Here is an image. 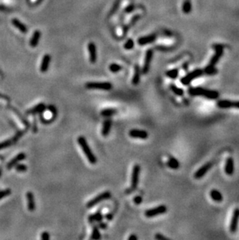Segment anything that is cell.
<instances>
[{
    "label": "cell",
    "instance_id": "cell-18",
    "mask_svg": "<svg viewBox=\"0 0 239 240\" xmlns=\"http://www.w3.org/2000/svg\"><path fill=\"white\" fill-rule=\"evenodd\" d=\"M217 106L220 109H229L234 107V101L229 100H220L217 103Z\"/></svg>",
    "mask_w": 239,
    "mask_h": 240
},
{
    "label": "cell",
    "instance_id": "cell-28",
    "mask_svg": "<svg viewBox=\"0 0 239 240\" xmlns=\"http://www.w3.org/2000/svg\"><path fill=\"white\" fill-rule=\"evenodd\" d=\"M102 219H103V216L101 214V212H96L94 215H90L89 218V220L90 222H92V221L100 222V221H102Z\"/></svg>",
    "mask_w": 239,
    "mask_h": 240
},
{
    "label": "cell",
    "instance_id": "cell-35",
    "mask_svg": "<svg viewBox=\"0 0 239 240\" xmlns=\"http://www.w3.org/2000/svg\"><path fill=\"white\" fill-rule=\"evenodd\" d=\"M16 138H14V139H11V140H7L6 141V142H1L0 143V149H6V148H7V147H9V145H11V144H13V141H16Z\"/></svg>",
    "mask_w": 239,
    "mask_h": 240
},
{
    "label": "cell",
    "instance_id": "cell-15",
    "mask_svg": "<svg viewBox=\"0 0 239 240\" xmlns=\"http://www.w3.org/2000/svg\"><path fill=\"white\" fill-rule=\"evenodd\" d=\"M224 171L227 175L231 176L234 173L235 171V163H234V160L232 157H228L225 162V166H224Z\"/></svg>",
    "mask_w": 239,
    "mask_h": 240
},
{
    "label": "cell",
    "instance_id": "cell-27",
    "mask_svg": "<svg viewBox=\"0 0 239 240\" xmlns=\"http://www.w3.org/2000/svg\"><path fill=\"white\" fill-rule=\"evenodd\" d=\"M117 113V111L116 109L109 108L102 110L100 112V114L102 117H111V116H113V115H114Z\"/></svg>",
    "mask_w": 239,
    "mask_h": 240
},
{
    "label": "cell",
    "instance_id": "cell-30",
    "mask_svg": "<svg viewBox=\"0 0 239 240\" xmlns=\"http://www.w3.org/2000/svg\"><path fill=\"white\" fill-rule=\"evenodd\" d=\"M170 89L176 95V96H183L184 94V91L183 89H181V88L178 87V86H176L175 85H174V84H171L170 85Z\"/></svg>",
    "mask_w": 239,
    "mask_h": 240
},
{
    "label": "cell",
    "instance_id": "cell-22",
    "mask_svg": "<svg viewBox=\"0 0 239 240\" xmlns=\"http://www.w3.org/2000/svg\"><path fill=\"white\" fill-rule=\"evenodd\" d=\"M210 196L212 200H213L216 202H220L223 200V195L219 190L216 189H213L210 190Z\"/></svg>",
    "mask_w": 239,
    "mask_h": 240
},
{
    "label": "cell",
    "instance_id": "cell-46",
    "mask_svg": "<svg viewBox=\"0 0 239 240\" xmlns=\"http://www.w3.org/2000/svg\"><path fill=\"white\" fill-rule=\"evenodd\" d=\"M134 6H130L128 7L127 9L126 10H127V13H129V12H130V11H132L133 9H134Z\"/></svg>",
    "mask_w": 239,
    "mask_h": 240
},
{
    "label": "cell",
    "instance_id": "cell-7",
    "mask_svg": "<svg viewBox=\"0 0 239 240\" xmlns=\"http://www.w3.org/2000/svg\"><path fill=\"white\" fill-rule=\"evenodd\" d=\"M141 172V167L138 164H136L132 170L131 174V188L132 190H135L137 187L139 183V176Z\"/></svg>",
    "mask_w": 239,
    "mask_h": 240
},
{
    "label": "cell",
    "instance_id": "cell-39",
    "mask_svg": "<svg viewBox=\"0 0 239 240\" xmlns=\"http://www.w3.org/2000/svg\"><path fill=\"white\" fill-rule=\"evenodd\" d=\"M142 200H143V199H142V198H141V196H136V197L134 198V202H135V204H136V205L141 204V203H142Z\"/></svg>",
    "mask_w": 239,
    "mask_h": 240
},
{
    "label": "cell",
    "instance_id": "cell-6",
    "mask_svg": "<svg viewBox=\"0 0 239 240\" xmlns=\"http://www.w3.org/2000/svg\"><path fill=\"white\" fill-rule=\"evenodd\" d=\"M167 208L165 205H159V206L153 208L152 209H148V210L145 211V215L147 218H153V217L165 214Z\"/></svg>",
    "mask_w": 239,
    "mask_h": 240
},
{
    "label": "cell",
    "instance_id": "cell-26",
    "mask_svg": "<svg viewBox=\"0 0 239 240\" xmlns=\"http://www.w3.org/2000/svg\"><path fill=\"white\" fill-rule=\"evenodd\" d=\"M140 74H141V72H140V68H139L138 65H135V74H134L132 79V83L135 86L137 85L139 82H140Z\"/></svg>",
    "mask_w": 239,
    "mask_h": 240
},
{
    "label": "cell",
    "instance_id": "cell-42",
    "mask_svg": "<svg viewBox=\"0 0 239 240\" xmlns=\"http://www.w3.org/2000/svg\"><path fill=\"white\" fill-rule=\"evenodd\" d=\"M128 240H137V236L135 235H131V236L128 238Z\"/></svg>",
    "mask_w": 239,
    "mask_h": 240
},
{
    "label": "cell",
    "instance_id": "cell-20",
    "mask_svg": "<svg viewBox=\"0 0 239 240\" xmlns=\"http://www.w3.org/2000/svg\"><path fill=\"white\" fill-rule=\"evenodd\" d=\"M111 126H112V121L110 119H107L104 121L102 125V134L103 137H107L110 131Z\"/></svg>",
    "mask_w": 239,
    "mask_h": 240
},
{
    "label": "cell",
    "instance_id": "cell-17",
    "mask_svg": "<svg viewBox=\"0 0 239 240\" xmlns=\"http://www.w3.org/2000/svg\"><path fill=\"white\" fill-rule=\"evenodd\" d=\"M26 200H27V207L30 211H34L36 208V204H35V200H34V193L32 192H27L26 193Z\"/></svg>",
    "mask_w": 239,
    "mask_h": 240
},
{
    "label": "cell",
    "instance_id": "cell-36",
    "mask_svg": "<svg viewBox=\"0 0 239 240\" xmlns=\"http://www.w3.org/2000/svg\"><path fill=\"white\" fill-rule=\"evenodd\" d=\"M134 45H135L134 40H133L132 39H129V40H127V41L124 44V48L127 49V50H130V49H132L133 47H134Z\"/></svg>",
    "mask_w": 239,
    "mask_h": 240
},
{
    "label": "cell",
    "instance_id": "cell-48",
    "mask_svg": "<svg viewBox=\"0 0 239 240\" xmlns=\"http://www.w3.org/2000/svg\"><path fill=\"white\" fill-rule=\"evenodd\" d=\"M2 176V173H1V172H0V176Z\"/></svg>",
    "mask_w": 239,
    "mask_h": 240
},
{
    "label": "cell",
    "instance_id": "cell-21",
    "mask_svg": "<svg viewBox=\"0 0 239 240\" xmlns=\"http://www.w3.org/2000/svg\"><path fill=\"white\" fill-rule=\"evenodd\" d=\"M156 36L155 34H152V35H149V36H146V37H140L137 40V42L140 45H147V44H150V43H152L154 40H155Z\"/></svg>",
    "mask_w": 239,
    "mask_h": 240
},
{
    "label": "cell",
    "instance_id": "cell-13",
    "mask_svg": "<svg viewBox=\"0 0 239 240\" xmlns=\"http://www.w3.org/2000/svg\"><path fill=\"white\" fill-rule=\"evenodd\" d=\"M25 158H26L25 153L24 152L19 153V154L16 155L15 157L13 158L11 161L9 162V163L7 164L6 166L7 169H8V170H11V169L13 168V167H14L16 164L19 163V162H21L22 160H24Z\"/></svg>",
    "mask_w": 239,
    "mask_h": 240
},
{
    "label": "cell",
    "instance_id": "cell-14",
    "mask_svg": "<svg viewBox=\"0 0 239 240\" xmlns=\"http://www.w3.org/2000/svg\"><path fill=\"white\" fill-rule=\"evenodd\" d=\"M88 50L89 52V60L91 63H96L97 59V53H96V45L92 42L89 43L88 45Z\"/></svg>",
    "mask_w": 239,
    "mask_h": 240
},
{
    "label": "cell",
    "instance_id": "cell-16",
    "mask_svg": "<svg viewBox=\"0 0 239 240\" xmlns=\"http://www.w3.org/2000/svg\"><path fill=\"white\" fill-rule=\"evenodd\" d=\"M51 57L50 56V55L48 54H46L44 55L42 58V62H41V72L44 73V72H47L48 70V68H49V65H50V62H51Z\"/></svg>",
    "mask_w": 239,
    "mask_h": 240
},
{
    "label": "cell",
    "instance_id": "cell-33",
    "mask_svg": "<svg viewBox=\"0 0 239 240\" xmlns=\"http://www.w3.org/2000/svg\"><path fill=\"white\" fill-rule=\"evenodd\" d=\"M101 238L100 232L99 231V228L96 226H94L92 229V236L91 239H99Z\"/></svg>",
    "mask_w": 239,
    "mask_h": 240
},
{
    "label": "cell",
    "instance_id": "cell-4",
    "mask_svg": "<svg viewBox=\"0 0 239 240\" xmlns=\"http://www.w3.org/2000/svg\"><path fill=\"white\" fill-rule=\"evenodd\" d=\"M203 74V71L202 69H196V70L192 71V72H190L189 74L182 77L180 80L181 83L184 86L189 85L192 80H194L195 79L198 78V77L201 76Z\"/></svg>",
    "mask_w": 239,
    "mask_h": 240
},
{
    "label": "cell",
    "instance_id": "cell-11",
    "mask_svg": "<svg viewBox=\"0 0 239 240\" xmlns=\"http://www.w3.org/2000/svg\"><path fill=\"white\" fill-rule=\"evenodd\" d=\"M129 136L134 138L146 139L148 137V134L146 131L139 129H132L129 131Z\"/></svg>",
    "mask_w": 239,
    "mask_h": 240
},
{
    "label": "cell",
    "instance_id": "cell-25",
    "mask_svg": "<svg viewBox=\"0 0 239 240\" xmlns=\"http://www.w3.org/2000/svg\"><path fill=\"white\" fill-rule=\"evenodd\" d=\"M167 166L172 170H177L179 168V162L175 158L170 157L167 162Z\"/></svg>",
    "mask_w": 239,
    "mask_h": 240
},
{
    "label": "cell",
    "instance_id": "cell-3",
    "mask_svg": "<svg viewBox=\"0 0 239 240\" xmlns=\"http://www.w3.org/2000/svg\"><path fill=\"white\" fill-rule=\"evenodd\" d=\"M85 87L87 89H102V90H110L113 86L108 82H89L85 84Z\"/></svg>",
    "mask_w": 239,
    "mask_h": 240
},
{
    "label": "cell",
    "instance_id": "cell-23",
    "mask_svg": "<svg viewBox=\"0 0 239 240\" xmlns=\"http://www.w3.org/2000/svg\"><path fill=\"white\" fill-rule=\"evenodd\" d=\"M41 32L39 30H36L35 32L33 34L32 37L30 39V46L32 47H35L36 45L39 44V40H40V38H41Z\"/></svg>",
    "mask_w": 239,
    "mask_h": 240
},
{
    "label": "cell",
    "instance_id": "cell-37",
    "mask_svg": "<svg viewBox=\"0 0 239 240\" xmlns=\"http://www.w3.org/2000/svg\"><path fill=\"white\" fill-rule=\"evenodd\" d=\"M15 169L18 172H24L27 170V167L24 164H16L15 166Z\"/></svg>",
    "mask_w": 239,
    "mask_h": 240
},
{
    "label": "cell",
    "instance_id": "cell-34",
    "mask_svg": "<svg viewBox=\"0 0 239 240\" xmlns=\"http://www.w3.org/2000/svg\"><path fill=\"white\" fill-rule=\"evenodd\" d=\"M109 69L111 72L117 73V72H120V71L121 70L122 66L120 65H118V64H116V63H113V64L109 65Z\"/></svg>",
    "mask_w": 239,
    "mask_h": 240
},
{
    "label": "cell",
    "instance_id": "cell-2",
    "mask_svg": "<svg viewBox=\"0 0 239 240\" xmlns=\"http://www.w3.org/2000/svg\"><path fill=\"white\" fill-rule=\"evenodd\" d=\"M78 143L81 147V149H82L84 154L87 158L88 161L91 164H96L97 160H96V155H94L92 153V150L90 149L89 145L88 144L87 141L85 138V137L80 136L78 138Z\"/></svg>",
    "mask_w": 239,
    "mask_h": 240
},
{
    "label": "cell",
    "instance_id": "cell-9",
    "mask_svg": "<svg viewBox=\"0 0 239 240\" xmlns=\"http://www.w3.org/2000/svg\"><path fill=\"white\" fill-rule=\"evenodd\" d=\"M152 57H153V51H152V49L147 50V52H146V55H145V62H144L143 68H142V73L143 74H147L148 71H149Z\"/></svg>",
    "mask_w": 239,
    "mask_h": 240
},
{
    "label": "cell",
    "instance_id": "cell-10",
    "mask_svg": "<svg viewBox=\"0 0 239 240\" xmlns=\"http://www.w3.org/2000/svg\"><path fill=\"white\" fill-rule=\"evenodd\" d=\"M211 167H212L211 162H207V163H205L204 165H203L199 169V170H197V171L195 172L194 177L196 179H197V180L201 179L203 176H205V175L207 174V172L209 171L210 169L211 168Z\"/></svg>",
    "mask_w": 239,
    "mask_h": 240
},
{
    "label": "cell",
    "instance_id": "cell-38",
    "mask_svg": "<svg viewBox=\"0 0 239 240\" xmlns=\"http://www.w3.org/2000/svg\"><path fill=\"white\" fill-rule=\"evenodd\" d=\"M11 193V190L10 189H6L0 191V200L2 198H6L7 196H9Z\"/></svg>",
    "mask_w": 239,
    "mask_h": 240
},
{
    "label": "cell",
    "instance_id": "cell-44",
    "mask_svg": "<svg viewBox=\"0 0 239 240\" xmlns=\"http://www.w3.org/2000/svg\"><path fill=\"white\" fill-rule=\"evenodd\" d=\"M99 227H100V229H105L107 227V224H104V223H102L100 221V224H99Z\"/></svg>",
    "mask_w": 239,
    "mask_h": 240
},
{
    "label": "cell",
    "instance_id": "cell-41",
    "mask_svg": "<svg viewBox=\"0 0 239 240\" xmlns=\"http://www.w3.org/2000/svg\"><path fill=\"white\" fill-rule=\"evenodd\" d=\"M41 239L42 240H48L50 239V235L48 232H44L41 234Z\"/></svg>",
    "mask_w": 239,
    "mask_h": 240
},
{
    "label": "cell",
    "instance_id": "cell-32",
    "mask_svg": "<svg viewBox=\"0 0 239 240\" xmlns=\"http://www.w3.org/2000/svg\"><path fill=\"white\" fill-rule=\"evenodd\" d=\"M166 75L172 79H176L178 75H179V70H178L177 68H174V69L168 71L166 72Z\"/></svg>",
    "mask_w": 239,
    "mask_h": 240
},
{
    "label": "cell",
    "instance_id": "cell-29",
    "mask_svg": "<svg viewBox=\"0 0 239 240\" xmlns=\"http://www.w3.org/2000/svg\"><path fill=\"white\" fill-rule=\"evenodd\" d=\"M192 9V5H191V1L190 0H185L182 5V11L184 13L188 14L191 12Z\"/></svg>",
    "mask_w": 239,
    "mask_h": 240
},
{
    "label": "cell",
    "instance_id": "cell-45",
    "mask_svg": "<svg viewBox=\"0 0 239 240\" xmlns=\"http://www.w3.org/2000/svg\"><path fill=\"white\" fill-rule=\"evenodd\" d=\"M234 107L239 109V101H234Z\"/></svg>",
    "mask_w": 239,
    "mask_h": 240
},
{
    "label": "cell",
    "instance_id": "cell-24",
    "mask_svg": "<svg viewBox=\"0 0 239 240\" xmlns=\"http://www.w3.org/2000/svg\"><path fill=\"white\" fill-rule=\"evenodd\" d=\"M12 24L15 26L16 27L19 31H21L22 33L27 32V28H26V27L24 24H22L21 22L19 21V20H18L17 19H13V20H12Z\"/></svg>",
    "mask_w": 239,
    "mask_h": 240
},
{
    "label": "cell",
    "instance_id": "cell-43",
    "mask_svg": "<svg viewBox=\"0 0 239 240\" xmlns=\"http://www.w3.org/2000/svg\"><path fill=\"white\" fill-rule=\"evenodd\" d=\"M48 109H49L50 111H51L53 114H55L56 113V109L54 108V106H50L49 107H48Z\"/></svg>",
    "mask_w": 239,
    "mask_h": 240
},
{
    "label": "cell",
    "instance_id": "cell-31",
    "mask_svg": "<svg viewBox=\"0 0 239 240\" xmlns=\"http://www.w3.org/2000/svg\"><path fill=\"white\" fill-rule=\"evenodd\" d=\"M203 73H206V74L209 75H216L218 73V69L214 66L209 65L206 67Z\"/></svg>",
    "mask_w": 239,
    "mask_h": 240
},
{
    "label": "cell",
    "instance_id": "cell-12",
    "mask_svg": "<svg viewBox=\"0 0 239 240\" xmlns=\"http://www.w3.org/2000/svg\"><path fill=\"white\" fill-rule=\"evenodd\" d=\"M214 48L216 50V53L215 55L212 57L210 62V65H213L214 66L218 62L220 57L222 56V54H223V47L220 45H216L214 46Z\"/></svg>",
    "mask_w": 239,
    "mask_h": 240
},
{
    "label": "cell",
    "instance_id": "cell-8",
    "mask_svg": "<svg viewBox=\"0 0 239 240\" xmlns=\"http://www.w3.org/2000/svg\"><path fill=\"white\" fill-rule=\"evenodd\" d=\"M239 224V208H235L233 212L230 224V231L232 233L237 232Z\"/></svg>",
    "mask_w": 239,
    "mask_h": 240
},
{
    "label": "cell",
    "instance_id": "cell-47",
    "mask_svg": "<svg viewBox=\"0 0 239 240\" xmlns=\"http://www.w3.org/2000/svg\"><path fill=\"white\" fill-rule=\"evenodd\" d=\"M106 218H107L108 220H111V219H113V215H111V214H108V215H106Z\"/></svg>",
    "mask_w": 239,
    "mask_h": 240
},
{
    "label": "cell",
    "instance_id": "cell-5",
    "mask_svg": "<svg viewBox=\"0 0 239 240\" xmlns=\"http://www.w3.org/2000/svg\"><path fill=\"white\" fill-rule=\"evenodd\" d=\"M111 197V193L109 191H105L101 193L100 194H99L96 197V198H92V200H90L88 202L87 204H86V207L89 208H92V207L96 206L98 204H99L101 201L105 200H107L110 198Z\"/></svg>",
    "mask_w": 239,
    "mask_h": 240
},
{
    "label": "cell",
    "instance_id": "cell-19",
    "mask_svg": "<svg viewBox=\"0 0 239 240\" xmlns=\"http://www.w3.org/2000/svg\"><path fill=\"white\" fill-rule=\"evenodd\" d=\"M46 109V105L44 103H39L34 106L33 108L30 109L29 111H27V114H40L42 113L45 111Z\"/></svg>",
    "mask_w": 239,
    "mask_h": 240
},
{
    "label": "cell",
    "instance_id": "cell-1",
    "mask_svg": "<svg viewBox=\"0 0 239 240\" xmlns=\"http://www.w3.org/2000/svg\"><path fill=\"white\" fill-rule=\"evenodd\" d=\"M188 93L190 96H202L209 100H216L219 97V93L215 90H210L202 87H191L189 89Z\"/></svg>",
    "mask_w": 239,
    "mask_h": 240
},
{
    "label": "cell",
    "instance_id": "cell-40",
    "mask_svg": "<svg viewBox=\"0 0 239 240\" xmlns=\"http://www.w3.org/2000/svg\"><path fill=\"white\" fill-rule=\"evenodd\" d=\"M155 238L158 240H169V239L166 238V237H165L164 236H162V234H160V233L156 234L155 236Z\"/></svg>",
    "mask_w": 239,
    "mask_h": 240
}]
</instances>
